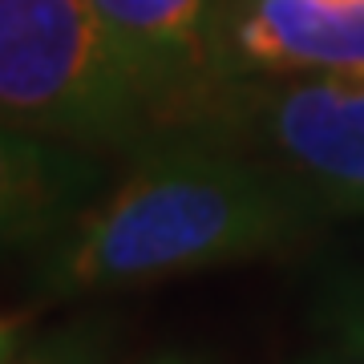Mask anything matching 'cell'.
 I'll return each mask as SVG.
<instances>
[{"instance_id": "obj_1", "label": "cell", "mask_w": 364, "mask_h": 364, "mask_svg": "<svg viewBox=\"0 0 364 364\" xmlns=\"http://www.w3.org/2000/svg\"><path fill=\"white\" fill-rule=\"evenodd\" d=\"M308 219L312 210L235 142L174 138L41 243L33 284L57 299L162 284L275 255Z\"/></svg>"}, {"instance_id": "obj_2", "label": "cell", "mask_w": 364, "mask_h": 364, "mask_svg": "<svg viewBox=\"0 0 364 364\" xmlns=\"http://www.w3.org/2000/svg\"><path fill=\"white\" fill-rule=\"evenodd\" d=\"M0 122L90 150L162 126L90 0H0Z\"/></svg>"}, {"instance_id": "obj_3", "label": "cell", "mask_w": 364, "mask_h": 364, "mask_svg": "<svg viewBox=\"0 0 364 364\" xmlns=\"http://www.w3.org/2000/svg\"><path fill=\"white\" fill-rule=\"evenodd\" d=\"M203 109L312 215H364V69L255 73Z\"/></svg>"}, {"instance_id": "obj_4", "label": "cell", "mask_w": 364, "mask_h": 364, "mask_svg": "<svg viewBox=\"0 0 364 364\" xmlns=\"http://www.w3.org/2000/svg\"><path fill=\"white\" fill-rule=\"evenodd\" d=\"M162 122L203 114L219 90L215 0H90Z\"/></svg>"}, {"instance_id": "obj_5", "label": "cell", "mask_w": 364, "mask_h": 364, "mask_svg": "<svg viewBox=\"0 0 364 364\" xmlns=\"http://www.w3.org/2000/svg\"><path fill=\"white\" fill-rule=\"evenodd\" d=\"M219 53L223 73L364 69V0H239Z\"/></svg>"}, {"instance_id": "obj_6", "label": "cell", "mask_w": 364, "mask_h": 364, "mask_svg": "<svg viewBox=\"0 0 364 364\" xmlns=\"http://www.w3.org/2000/svg\"><path fill=\"white\" fill-rule=\"evenodd\" d=\"M102 191L97 150L0 122V251L49 243Z\"/></svg>"}, {"instance_id": "obj_7", "label": "cell", "mask_w": 364, "mask_h": 364, "mask_svg": "<svg viewBox=\"0 0 364 364\" xmlns=\"http://www.w3.org/2000/svg\"><path fill=\"white\" fill-rule=\"evenodd\" d=\"M308 332L316 356L364 364V267L332 272L316 287V299L308 308Z\"/></svg>"}, {"instance_id": "obj_8", "label": "cell", "mask_w": 364, "mask_h": 364, "mask_svg": "<svg viewBox=\"0 0 364 364\" xmlns=\"http://www.w3.org/2000/svg\"><path fill=\"white\" fill-rule=\"evenodd\" d=\"M28 312H4L0 316V364L28 356Z\"/></svg>"}]
</instances>
